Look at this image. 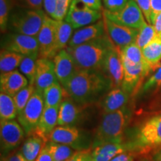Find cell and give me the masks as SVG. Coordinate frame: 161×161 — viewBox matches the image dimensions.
<instances>
[{
  "mask_svg": "<svg viewBox=\"0 0 161 161\" xmlns=\"http://www.w3.org/2000/svg\"><path fill=\"white\" fill-rule=\"evenodd\" d=\"M29 84V80L17 70L1 73L0 89L1 92L14 97L18 92Z\"/></svg>",
  "mask_w": 161,
  "mask_h": 161,
  "instance_id": "obj_20",
  "label": "cell"
},
{
  "mask_svg": "<svg viewBox=\"0 0 161 161\" xmlns=\"http://www.w3.org/2000/svg\"><path fill=\"white\" fill-rule=\"evenodd\" d=\"M151 9H152V18L161 12V0H150Z\"/></svg>",
  "mask_w": 161,
  "mask_h": 161,
  "instance_id": "obj_46",
  "label": "cell"
},
{
  "mask_svg": "<svg viewBox=\"0 0 161 161\" xmlns=\"http://www.w3.org/2000/svg\"><path fill=\"white\" fill-rule=\"evenodd\" d=\"M152 159L153 161H161V148L154 153Z\"/></svg>",
  "mask_w": 161,
  "mask_h": 161,
  "instance_id": "obj_49",
  "label": "cell"
},
{
  "mask_svg": "<svg viewBox=\"0 0 161 161\" xmlns=\"http://www.w3.org/2000/svg\"><path fill=\"white\" fill-rule=\"evenodd\" d=\"M157 33L154 26L146 23L139 29V33L136 40V43L139 47L143 49L156 37Z\"/></svg>",
  "mask_w": 161,
  "mask_h": 161,
  "instance_id": "obj_33",
  "label": "cell"
},
{
  "mask_svg": "<svg viewBox=\"0 0 161 161\" xmlns=\"http://www.w3.org/2000/svg\"><path fill=\"white\" fill-rule=\"evenodd\" d=\"M102 14L111 21L132 29H140L146 23L143 13L134 0H129L120 11L110 12L104 10Z\"/></svg>",
  "mask_w": 161,
  "mask_h": 161,
  "instance_id": "obj_7",
  "label": "cell"
},
{
  "mask_svg": "<svg viewBox=\"0 0 161 161\" xmlns=\"http://www.w3.org/2000/svg\"><path fill=\"white\" fill-rule=\"evenodd\" d=\"M25 56L8 50L2 49L0 53V70L1 73L15 70L19 66Z\"/></svg>",
  "mask_w": 161,
  "mask_h": 161,
  "instance_id": "obj_27",
  "label": "cell"
},
{
  "mask_svg": "<svg viewBox=\"0 0 161 161\" xmlns=\"http://www.w3.org/2000/svg\"><path fill=\"white\" fill-rule=\"evenodd\" d=\"M45 108L43 94L35 90L23 111L17 115L18 122L28 135L33 134Z\"/></svg>",
  "mask_w": 161,
  "mask_h": 161,
  "instance_id": "obj_6",
  "label": "cell"
},
{
  "mask_svg": "<svg viewBox=\"0 0 161 161\" xmlns=\"http://www.w3.org/2000/svg\"><path fill=\"white\" fill-rule=\"evenodd\" d=\"M72 0H57V8L52 19L61 21L65 19Z\"/></svg>",
  "mask_w": 161,
  "mask_h": 161,
  "instance_id": "obj_37",
  "label": "cell"
},
{
  "mask_svg": "<svg viewBox=\"0 0 161 161\" xmlns=\"http://www.w3.org/2000/svg\"><path fill=\"white\" fill-rule=\"evenodd\" d=\"M106 33L104 18H102L95 23L75 30L67 46L72 47V46L80 45L100 37Z\"/></svg>",
  "mask_w": 161,
  "mask_h": 161,
  "instance_id": "obj_19",
  "label": "cell"
},
{
  "mask_svg": "<svg viewBox=\"0 0 161 161\" xmlns=\"http://www.w3.org/2000/svg\"><path fill=\"white\" fill-rule=\"evenodd\" d=\"M102 14L101 11L90 8L80 0H72L64 20L74 29H78L96 23L102 19Z\"/></svg>",
  "mask_w": 161,
  "mask_h": 161,
  "instance_id": "obj_8",
  "label": "cell"
},
{
  "mask_svg": "<svg viewBox=\"0 0 161 161\" xmlns=\"http://www.w3.org/2000/svg\"><path fill=\"white\" fill-rule=\"evenodd\" d=\"M46 144L41 138L34 135L28 138L22 146L20 152L28 161H35Z\"/></svg>",
  "mask_w": 161,
  "mask_h": 161,
  "instance_id": "obj_26",
  "label": "cell"
},
{
  "mask_svg": "<svg viewBox=\"0 0 161 161\" xmlns=\"http://www.w3.org/2000/svg\"><path fill=\"white\" fill-rule=\"evenodd\" d=\"M128 148L122 142H107L94 147L92 151L93 161H110Z\"/></svg>",
  "mask_w": 161,
  "mask_h": 161,
  "instance_id": "obj_22",
  "label": "cell"
},
{
  "mask_svg": "<svg viewBox=\"0 0 161 161\" xmlns=\"http://www.w3.org/2000/svg\"><path fill=\"white\" fill-rule=\"evenodd\" d=\"M18 115L17 107L12 96L0 93V119L1 121L13 120Z\"/></svg>",
  "mask_w": 161,
  "mask_h": 161,
  "instance_id": "obj_29",
  "label": "cell"
},
{
  "mask_svg": "<svg viewBox=\"0 0 161 161\" xmlns=\"http://www.w3.org/2000/svg\"><path fill=\"white\" fill-rule=\"evenodd\" d=\"M35 161H54L51 152L46 146V143L44 145Z\"/></svg>",
  "mask_w": 161,
  "mask_h": 161,
  "instance_id": "obj_43",
  "label": "cell"
},
{
  "mask_svg": "<svg viewBox=\"0 0 161 161\" xmlns=\"http://www.w3.org/2000/svg\"><path fill=\"white\" fill-rule=\"evenodd\" d=\"M108 34L76 46H67L66 49L71 55L78 70H101L104 58L114 47Z\"/></svg>",
  "mask_w": 161,
  "mask_h": 161,
  "instance_id": "obj_2",
  "label": "cell"
},
{
  "mask_svg": "<svg viewBox=\"0 0 161 161\" xmlns=\"http://www.w3.org/2000/svg\"><path fill=\"white\" fill-rule=\"evenodd\" d=\"M52 60L58 81L64 86L78 71L77 66L71 55L66 49L58 52Z\"/></svg>",
  "mask_w": 161,
  "mask_h": 161,
  "instance_id": "obj_16",
  "label": "cell"
},
{
  "mask_svg": "<svg viewBox=\"0 0 161 161\" xmlns=\"http://www.w3.org/2000/svg\"><path fill=\"white\" fill-rule=\"evenodd\" d=\"M144 61L154 71L160 64L161 60V37L157 35L156 37L142 49Z\"/></svg>",
  "mask_w": 161,
  "mask_h": 161,
  "instance_id": "obj_24",
  "label": "cell"
},
{
  "mask_svg": "<svg viewBox=\"0 0 161 161\" xmlns=\"http://www.w3.org/2000/svg\"><path fill=\"white\" fill-rule=\"evenodd\" d=\"M3 161H28L26 159L24 158L21 152H15L13 153L12 154L5 157L3 159Z\"/></svg>",
  "mask_w": 161,
  "mask_h": 161,
  "instance_id": "obj_47",
  "label": "cell"
},
{
  "mask_svg": "<svg viewBox=\"0 0 161 161\" xmlns=\"http://www.w3.org/2000/svg\"><path fill=\"white\" fill-rule=\"evenodd\" d=\"M103 18L107 34L116 46L123 48L129 44L136 43L139 29L120 25L108 19L104 15Z\"/></svg>",
  "mask_w": 161,
  "mask_h": 161,
  "instance_id": "obj_12",
  "label": "cell"
},
{
  "mask_svg": "<svg viewBox=\"0 0 161 161\" xmlns=\"http://www.w3.org/2000/svg\"><path fill=\"white\" fill-rule=\"evenodd\" d=\"M90 8L100 11L102 8V0H80Z\"/></svg>",
  "mask_w": 161,
  "mask_h": 161,
  "instance_id": "obj_45",
  "label": "cell"
},
{
  "mask_svg": "<svg viewBox=\"0 0 161 161\" xmlns=\"http://www.w3.org/2000/svg\"><path fill=\"white\" fill-rule=\"evenodd\" d=\"M143 161H148V160H143Z\"/></svg>",
  "mask_w": 161,
  "mask_h": 161,
  "instance_id": "obj_50",
  "label": "cell"
},
{
  "mask_svg": "<svg viewBox=\"0 0 161 161\" xmlns=\"http://www.w3.org/2000/svg\"><path fill=\"white\" fill-rule=\"evenodd\" d=\"M24 136L25 130L15 120L1 121V148L4 152H8L17 148L21 143Z\"/></svg>",
  "mask_w": 161,
  "mask_h": 161,
  "instance_id": "obj_14",
  "label": "cell"
},
{
  "mask_svg": "<svg viewBox=\"0 0 161 161\" xmlns=\"http://www.w3.org/2000/svg\"><path fill=\"white\" fill-rule=\"evenodd\" d=\"M161 87V64L153 71V74L146 80L142 86V92L145 93H153L158 92Z\"/></svg>",
  "mask_w": 161,
  "mask_h": 161,
  "instance_id": "obj_35",
  "label": "cell"
},
{
  "mask_svg": "<svg viewBox=\"0 0 161 161\" xmlns=\"http://www.w3.org/2000/svg\"><path fill=\"white\" fill-rule=\"evenodd\" d=\"M1 45L2 49L16 52L23 56L39 55L37 37L11 32L4 36Z\"/></svg>",
  "mask_w": 161,
  "mask_h": 161,
  "instance_id": "obj_9",
  "label": "cell"
},
{
  "mask_svg": "<svg viewBox=\"0 0 161 161\" xmlns=\"http://www.w3.org/2000/svg\"><path fill=\"white\" fill-rule=\"evenodd\" d=\"M58 111L59 108L45 106L37 128L33 132L34 135L41 138L45 143L49 142L52 132L58 125Z\"/></svg>",
  "mask_w": 161,
  "mask_h": 161,
  "instance_id": "obj_17",
  "label": "cell"
},
{
  "mask_svg": "<svg viewBox=\"0 0 161 161\" xmlns=\"http://www.w3.org/2000/svg\"><path fill=\"white\" fill-rule=\"evenodd\" d=\"M92 160V152L90 150H80L75 153L71 158L67 161H91Z\"/></svg>",
  "mask_w": 161,
  "mask_h": 161,
  "instance_id": "obj_41",
  "label": "cell"
},
{
  "mask_svg": "<svg viewBox=\"0 0 161 161\" xmlns=\"http://www.w3.org/2000/svg\"><path fill=\"white\" fill-rule=\"evenodd\" d=\"M72 99L64 100L58 111V125L60 126H72L78 120L80 110Z\"/></svg>",
  "mask_w": 161,
  "mask_h": 161,
  "instance_id": "obj_23",
  "label": "cell"
},
{
  "mask_svg": "<svg viewBox=\"0 0 161 161\" xmlns=\"http://www.w3.org/2000/svg\"><path fill=\"white\" fill-rule=\"evenodd\" d=\"M39 55L25 56L19 65L21 73L29 80V84L35 85L36 72H37V61Z\"/></svg>",
  "mask_w": 161,
  "mask_h": 161,
  "instance_id": "obj_31",
  "label": "cell"
},
{
  "mask_svg": "<svg viewBox=\"0 0 161 161\" xmlns=\"http://www.w3.org/2000/svg\"><path fill=\"white\" fill-rule=\"evenodd\" d=\"M58 81L53 60L38 58L35 81V90L43 94L46 88Z\"/></svg>",
  "mask_w": 161,
  "mask_h": 161,
  "instance_id": "obj_15",
  "label": "cell"
},
{
  "mask_svg": "<svg viewBox=\"0 0 161 161\" xmlns=\"http://www.w3.org/2000/svg\"><path fill=\"white\" fill-rule=\"evenodd\" d=\"M161 146V114L144 122L136 131L128 148L146 152Z\"/></svg>",
  "mask_w": 161,
  "mask_h": 161,
  "instance_id": "obj_5",
  "label": "cell"
},
{
  "mask_svg": "<svg viewBox=\"0 0 161 161\" xmlns=\"http://www.w3.org/2000/svg\"><path fill=\"white\" fill-rule=\"evenodd\" d=\"M122 60L124 66V79L121 87L130 94L135 90L140 80L153 72V70L146 62L134 64L125 58H122Z\"/></svg>",
  "mask_w": 161,
  "mask_h": 161,
  "instance_id": "obj_13",
  "label": "cell"
},
{
  "mask_svg": "<svg viewBox=\"0 0 161 161\" xmlns=\"http://www.w3.org/2000/svg\"><path fill=\"white\" fill-rule=\"evenodd\" d=\"M64 87L76 104L85 105L102 99L113 85L100 70H78Z\"/></svg>",
  "mask_w": 161,
  "mask_h": 161,
  "instance_id": "obj_1",
  "label": "cell"
},
{
  "mask_svg": "<svg viewBox=\"0 0 161 161\" xmlns=\"http://www.w3.org/2000/svg\"><path fill=\"white\" fill-rule=\"evenodd\" d=\"M137 4L143 15L147 23L151 25V16H152V9H151L150 0H134Z\"/></svg>",
  "mask_w": 161,
  "mask_h": 161,
  "instance_id": "obj_40",
  "label": "cell"
},
{
  "mask_svg": "<svg viewBox=\"0 0 161 161\" xmlns=\"http://www.w3.org/2000/svg\"><path fill=\"white\" fill-rule=\"evenodd\" d=\"M73 28L65 20L58 21L56 27V36H57V51L58 53L61 50L66 49L69 44L73 35Z\"/></svg>",
  "mask_w": 161,
  "mask_h": 161,
  "instance_id": "obj_28",
  "label": "cell"
},
{
  "mask_svg": "<svg viewBox=\"0 0 161 161\" xmlns=\"http://www.w3.org/2000/svg\"><path fill=\"white\" fill-rule=\"evenodd\" d=\"M46 146L51 152L54 161H67L76 152L75 148L64 144L48 142Z\"/></svg>",
  "mask_w": 161,
  "mask_h": 161,
  "instance_id": "obj_30",
  "label": "cell"
},
{
  "mask_svg": "<svg viewBox=\"0 0 161 161\" xmlns=\"http://www.w3.org/2000/svg\"><path fill=\"white\" fill-rule=\"evenodd\" d=\"M56 27L57 20L46 15L37 36L39 44V58L53 59L58 54Z\"/></svg>",
  "mask_w": 161,
  "mask_h": 161,
  "instance_id": "obj_10",
  "label": "cell"
},
{
  "mask_svg": "<svg viewBox=\"0 0 161 161\" xmlns=\"http://www.w3.org/2000/svg\"><path fill=\"white\" fill-rule=\"evenodd\" d=\"M35 91V86L32 84H29L25 88L22 89L20 91L17 92L16 95L14 96V100L16 107H17V114L23 111V110L25 108V107L27 104L30 98L33 95V93Z\"/></svg>",
  "mask_w": 161,
  "mask_h": 161,
  "instance_id": "obj_34",
  "label": "cell"
},
{
  "mask_svg": "<svg viewBox=\"0 0 161 161\" xmlns=\"http://www.w3.org/2000/svg\"><path fill=\"white\" fill-rule=\"evenodd\" d=\"M43 96L45 106L56 108H59L60 104L63 102L64 98L69 96L64 86L58 81L46 88L44 90Z\"/></svg>",
  "mask_w": 161,
  "mask_h": 161,
  "instance_id": "obj_25",
  "label": "cell"
},
{
  "mask_svg": "<svg viewBox=\"0 0 161 161\" xmlns=\"http://www.w3.org/2000/svg\"><path fill=\"white\" fill-rule=\"evenodd\" d=\"M110 161H133V157L130 154L124 152L113 158Z\"/></svg>",
  "mask_w": 161,
  "mask_h": 161,
  "instance_id": "obj_48",
  "label": "cell"
},
{
  "mask_svg": "<svg viewBox=\"0 0 161 161\" xmlns=\"http://www.w3.org/2000/svg\"><path fill=\"white\" fill-rule=\"evenodd\" d=\"M151 25L154 26L157 35H161V12L152 18Z\"/></svg>",
  "mask_w": 161,
  "mask_h": 161,
  "instance_id": "obj_44",
  "label": "cell"
},
{
  "mask_svg": "<svg viewBox=\"0 0 161 161\" xmlns=\"http://www.w3.org/2000/svg\"><path fill=\"white\" fill-rule=\"evenodd\" d=\"M14 7L30 9H42L43 0H12Z\"/></svg>",
  "mask_w": 161,
  "mask_h": 161,
  "instance_id": "obj_38",
  "label": "cell"
},
{
  "mask_svg": "<svg viewBox=\"0 0 161 161\" xmlns=\"http://www.w3.org/2000/svg\"><path fill=\"white\" fill-rule=\"evenodd\" d=\"M130 114L126 106L116 111L104 114L96 130L93 148L107 142H122V134Z\"/></svg>",
  "mask_w": 161,
  "mask_h": 161,
  "instance_id": "obj_3",
  "label": "cell"
},
{
  "mask_svg": "<svg viewBox=\"0 0 161 161\" xmlns=\"http://www.w3.org/2000/svg\"><path fill=\"white\" fill-rule=\"evenodd\" d=\"M100 71L111 81L113 88L120 87L124 79V66L119 48L114 46L108 52Z\"/></svg>",
  "mask_w": 161,
  "mask_h": 161,
  "instance_id": "obj_11",
  "label": "cell"
},
{
  "mask_svg": "<svg viewBox=\"0 0 161 161\" xmlns=\"http://www.w3.org/2000/svg\"><path fill=\"white\" fill-rule=\"evenodd\" d=\"M43 7L46 14L53 18L57 8V0H43Z\"/></svg>",
  "mask_w": 161,
  "mask_h": 161,
  "instance_id": "obj_42",
  "label": "cell"
},
{
  "mask_svg": "<svg viewBox=\"0 0 161 161\" xmlns=\"http://www.w3.org/2000/svg\"><path fill=\"white\" fill-rule=\"evenodd\" d=\"M122 58H125L134 64L144 63L142 49L139 47L136 43L129 44L123 48H119Z\"/></svg>",
  "mask_w": 161,
  "mask_h": 161,
  "instance_id": "obj_32",
  "label": "cell"
},
{
  "mask_svg": "<svg viewBox=\"0 0 161 161\" xmlns=\"http://www.w3.org/2000/svg\"><path fill=\"white\" fill-rule=\"evenodd\" d=\"M14 7L12 0H0V29L2 33L8 30V23L12 9Z\"/></svg>",
  "mask_w": 161,
  "mask_h": 161,
  "instance_id": "obj_36",
  "label": "cell"
},
{
  "mask_svg": "<svg viewBox=\"0 0 161 161\" xmlns=\"http://www.w3.org/2000/svg\"><path fill=\"white\" fill-rule=\"evenodd\" d=\"M46 15L43 9L14 7L9 17L8 30L20 35L37 37Z\"/></svg>",
  "mask_w": 161,
  "mask_h": 161,
  "instance_id": "obj_4",
  "label": "cell"
},
{
  "mask_svg": "<svg viewBox=\"0 0 161 161\" xmlns=\"http://www.w3.org/2000/svg\"><path fill=\"white\" fill-rule=\"evenodd\" d=\"M129 95L122 87L113 88L101 99V108L104 114H109L126 106Z\"/></svg>",
  "mask_w": 161,
  "mask_h": 161,
  "instance_id": "obj_21",
  "label": "cell"
},
{
  "mask_svg": "<svg viewBox=\"0 0 161 161\" xmlns=\"http://www.w3.org/2000/svg\"><path fill=\"white\" fill-rule=\"evenodd\" d=\"M129 0H102L106 11L116 12L122 10Z\"/></svg>",
  "mask_w": 161,
  "mask_h": 161,
  "instance_id": "obj_39",
  "label": "cell"
},
{
  "mask_svg": "<svg viewBox=\"0 0 161 161\" xmlns=\"http://www.w3.org/2000/svg\"><path fill=\"white\" fill-rule=\"evenodd\" d=\"M82 137L80 130L74 126H58L52 132L49 142L64 144L72 147L75 149L84 148L81 146Z\"/></svg>",
  "mask_w": 161,
  "mask_h": 161,
  "instance_id": "obj_18",
  "label": "cell"
}]
</instances>
